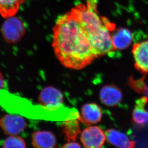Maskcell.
<instances>
[{
    "label": "cell",
    "mask_w": 148,
    "mask_h": 148,
    "mask_svg": "<svg viewBox=\"0 0 148 148\" xmlns=\"http://www.w3.org/2000/svg\"><path fill=\"white\" fill-rule=\"evenodd\" d=\"M38 101L40 106L49 110L60 108L63 103V95L57 88L51 87L44 88L40 93Z\"/></svg>",
    "instance_id": "cell-6"
},
{
    "label": "cell",
    "mask_w": 148,
    "mask_h": 148,
    "mask_svg": "<svg viewBox=\"0 0 148 148\" xmlns=\"http://www.w3.org/2000/svg\"><path fill=\"white\" fill-rule=\"evenodd\" d=\"M25 0H0V14L4 18L16 15Z\"/></svg>",
    "instance_id": "cell-14"
},
{
    "label": "cell",
    "mask_w": 148,
    "mask_h": 148,
    "mask_svg": "<svg viewBox=\"0 0 148 148\" xmlns=\"http://www.w3.org/2000/svg\"><path fill=\"white\" fill-rule=\"evenodd\" d=\"M111 37L115 50H125L130 47L133 40L132 33L124 27H119L112 31Z\"/></svg>",
    "instance_id": "cell-12"
},
{
    "label": "cell",
    "mask_w": 148,
    "mask_h": 148,
    "mask_svg": "<svg viewBox=\"0 0 148 148\" xmlns=\"http://www.w3.org/2000/svg\"><path fill=\"white\" fill-rule=\"evenodd\" d=\"M132 53L136 69L144 75H148V39L133 46Z\"/></svg>",
    "instance_id": "cell-7"
},
{
    "label": "cell",
    "mask_w": 148,
    "mask_h": 148,
    "mask_svg": "<svg viewBox=\"0 0 148 148\" xmlns=\"http://www.w3.org/2000/svg\"><path fill=\"white\" fill-rule=\"evenodd\" d=\"M104 132L107 142L117 148H135V141L131 140L122 132L110 128Z\"/></svg>",
    "instance_id": "cell-8"
},
{
    "label": "cell",
    "mask_w": 148,
    "mask_h": 148,
    "mask_svg": "<svg viewBox=\"0 0 148 148\" xmlns=\"http://www.w3.org/2000/svg\"><path fill=\"white\" fill-rule=\"evenodd\" d=\"M62 148H82V147L78 143L72 141L64 144Z\"/></svg>",
    "instance_id": "cell-17"
},
{
    "label": "cell",
    "mask_w": 148,
    "mask_h": 148,
    "mask_svg": "<svg viewBox=\"0 0 148 148\" xmlns=\"http://www.w3.org/2000/svg\"><path fill=\"white\" fill-rule=\"evenodd\" d=\"M121 90L114 85H107L101 88L100 98L103 103L110 107L119 104L122 99Z\"/></svg>",
    "instance_id": "cell-11"
},
{
    "label": "cell",
    "mask_w": 148,
    "mask_h": 148,
    "mask_svg": "<svg viewBox=\"0 0 148 148\" xmlns=\"http://www.w3.org/2000/svg\"><path fill=\"white\" fill-rule=\"evenodd\" d=\"M148 101V97L146 96L142 97L136 101L132 119L135 124L138 126L143 127L148 123V112L146 109Z\"/></svg>",
    "instance_id": "cell-13"
},
{
    "label": "cell",
    "mask_w": 148,
    "mask_h": 148,
    "mask_svg": "<svg viewBox=\"0 0 148 148\" xmlns=\"http://www.w3.org/2000/svg\"><path fill=\"white\" fill-rule=\"evenodd\" d=\"M71 10L88 33L98 57L115 51L111 37L115 25L106 18L102 19L97 13L96 6L87 3L78 4Z\"/></svg>",
    "instance_id": "cell-2"
},
{
    "label": "cell",
    "mask_w": 148,
    "mask_h": 148,
    "mask_svg": "<svg viewBox=\"0 0 148 148\" xmlns=\"http://www.w3.org/2000/svg\"><path fill=\"white\" fill-rule=\"evenodd\" d=\"M80 141L85 148H101L106 140L105 132L98 126H90L81 133Z\"/></svg>",
    "instance_id": "cell-5"
},
{
    "label": "cell",
    "mask_w": 148,
    "mask_h": 148,
    "mask_svg": "<svg viewBox=\"0 0 148 148\" xmlns=\"http://www.w3.org/2000/svg\"><path fill=\"white\" fill-rule=\"evenodd\" d=\"M32 145L34 148H54L57 143L56 136L51 131L41 130L33 132Z\"/></svg>",
    "instance_id": "cell-9"
},
{
    "label": "cell",
    "mask_w": 148,
    "mask_h": 148,
    "mask_svg": "<svg viewBox=\"0 0 148 148\" xmlns=\"http://www.w3.org/2000/svg\"><path fill=\"white\" fill-rule=\"evenodd\" d=\"M1 28V33L6 42L14 44L21 40L26 32L23 22L14 16L6 18Z\"/></svg>",
    "instance_id": "cell-3"
},
{
    "label": "cell",
    "mask_w": 148,
    "mask_h": 148,
    "mask_svg": "<svg viewBox=\"0 0 148 148\" xmlns=\"http://www.w3.org/2000/svg\"><path fill=\"white\" fill-rule=\"evenodd\" d=\"M81 117L82 121L86 124H97L102 119L103 112L98 104L88 103L83 105L81 108Z\"/></svg>",
    "instance_id": "cell-10"
},
{
    "label": "cell",
    "mask_w": 148,
    "mask_h": 148,
    "mask_svg": "<svg viewBox=\"0 0 148 148\" xmlns=\"http://www.w3.org/2000/svg\"><path fill=\"white\" fill-rule=\"evenodd\" d=\"M146 75L142 78L135 80L132 77L130 80V85L137 92L144 94L148 92V87L146 85L144 79Z\"/></svg>",
    "instance_id": "cell-16"
},
{
    "label": "cell",
    "mask_w": 148,
    "mask_h": 148,
    "mask_svg": "<svg viewBox=\"0 0 148 148\" xmlns=\"http://www.w3.org/2000/svg\"><path fill=\"white\" fill-rule=\"evenodd\" d=\"M52 46L60 63L72 69H83L98 57L88 33L71 10L56 20Z\"/></svg>",
    "instance_id": "cell-1"
},
{
    "label": "cell",
    "mask_w": 148,
    "mask_h": 148,
    "mask_svg": "<svg viewBox=\"0 0 148 148\" xmlns=\"http://www.w3.org/2000/svg\"><path fill=\"white\" fill-rule=\"evenodd\" d=\"M7 88V83L3 74L0 71V91H3Z\"/></svg>",
    "instance_id": "cell-18"
},
{
    "label": "cell",
    "mask_w": 148,
    "mask_h": 148,
    "mask_svg": "<svg viewBox=\"0 0 148 148\" xmlns=\"http://www.w3.org/2000/svg\"><path fill=\"white\" fill-rule=\"evenodd\" d=\"M26 142L18 135L9 136L3 143V148H26Z\"/></svg>",
    "instance_id": "cell-15"
},
{
    "label": "cell",
    "mask_w": 148,
    "mask_h": 148,
    "mask_svg": "<svg viewBox=\"0 0 148 148\" xmlns=\"http://www.w3.org/2000/svg\"><path fill=\"white\" fill-rule=\"evenodd\" d=\"M27 127L26 120L20 115L7 114L0 118V127L6 135H19Z\"/></svg>",
    "instance_id": "cell-4"
}]
</instances>
